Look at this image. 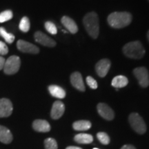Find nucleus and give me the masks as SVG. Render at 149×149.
Wrapping results in <instances>:
<instances>
[{
    "label": "nucleus",
    "instance_id": "20e7f679",
    "mask_svg": "<svg viewBox=\"0 0 149 149\" xmlns=\"http://www.w3.org/2000/svg\"><path fill=\"white\" fill-rule=\"evenodd\" d=\"M129 123L133 129L138 134H144L146 131V125L144 120L138 113H133L130 115Z\"/></svg>",
    "mask_w": 149,
    "mask_h": 149
},
{
    "label": "nucleus",
    "instance_id": "2f4dec72",
    "mask_svg": "<svg viewBox=\"0 0 149 149\" xmlns=\"http://www.w3.org/2000/svg\"><path fill=\"white\" fill-rule=\"evenodd\" d=\"M147 38H148V40L149 42V31H148V33H147Z\"/></svg>",
    "mask_w": 149,
    "mask_h": 149
},
{
    "label": "nucleus",
    "instance_id": "473e14b6",
    "mask_svg": "<svg viewBox=\"0 0 149 149\" xmlns=\"http://www.w3.org/2000/svg\"><path fill=\"white\" fill-rule=\"evenodd\" d=\"M93 149H99V148H93Z\"/></svg>",
    "mask_w": 149,
    "mask_h": 149
},
{
    "label": "nucleus",
    "instance_id": "ddd939ff",
    "mask_svg": "<svg viewBox=\"0 0 149 149\" xmlns=\"http://www.w3.org/2000/svg\"><path fill=\"white\" fill-rule=\"evenodd\" d=\"M65 111V106L60 101H56L54 102L52 107L51 116L53 120H58L62 116Z\"/></svg>",
    "mask_w": 149,
    "mask_h": 149
},
{
    "label": "nucleus",
    "instance_id": "a211bd4d",
    "mask_svg": "<svg viewBox=\"0 0 149 149\" xmlns=\"http://www.w3.org/2000/svg\"><path fill=\"white\" fill-rule=\"evenodd\" d=\"M128 80L127 77L124 75H118L113 78V79L112 80L111 84L113 87L118 89L120 88L125 87L128 84Z\"/></svg>",
    "mask_w": 149,
    "mask_h": 149
},
{
    "label": "nucleus",
    "instance_id": "c85d7f7f",
    "mask_svg": "<svg viewBox=\"0 0 149 149\" xmlns=\"http://www.w3.org/2000/svg\"><path fill=\"white\" fill-rule=\"evenodd\" d=\"M5 59L3 57H1V56H0V70H3V66H4L5 64Z\"/></svg>",
    "mask_w": 149,
    "mask_h": 149
},
{
    "label": "nucleus",
    "instance_id": "5701e85b",
    "mask_svg": "<svg viewBox=\"0 0 149 149\" xmlns=\"http://www.w3.org/2000/svg\"><path fill=\"white\" fill-rule=\"evenodd\" d=\"M13 17V12L10 10H7L3 11L0 13V23H3V22L8 21L11 19Z\"/></svg>",
    "mask_w": 149,
    "mask_h": 149
},
{
    "label": "nucleus",
    "instance_id": "4be33fe9",
    "mask_svg": "<svg viewBox=\"0 0 149 149\" xmlns=\"http://www.w3.org/2000/svg\"><path fill=\"white\" fill-rule=\"evenodd\" d=\"M30 27H31V24H30V20L27 17H24L20 21L19 28L20 31L24 33H27L30 30Z\"/></svg>",
    "mask_w": 149,
    "mask_h": 149
},
{
    "label": "nucleus",
    "instance_id": "6ab92c4d",
    "mask_svg": "<svg viewBox=\"0 0 149 149\" xmlns=\"http://www.w3.org/2000/svg\"><path fill=\"white\" fill-rule=\"evenodd\" d=\"M74 140L79 144H88L93 142V137L90 134L79 133L74 136Z\"/></svg>",
    "mask_w": 149,
    "mask_h": 149
},
{
    "label": "nucleus",
    "instance_id": "72a5a7b5",
    "mask_svg": "<svg viewBox=\"0 0 149 149\" xmlns=\"http://www.w3.org/2000/svg\"><path fill=\"white\" fill-rule=\"evenodd\" d=\"M148 1H149V0H148Z\"/></svg>",
    "mask_w": 149,
    "mask_h": 149
},
{
    "label": "nucleus",
    "instance_id": "f03ea898",
    "mask_svg": "<svg viewBox=\"0 0 149 149\" xmlns=\"http://www.w3.org/2000/svg\"><path fill=\"white\" fill-rule=\"evenodd\" d=\"M83 23L88 34L93 39L97 38L100 33V24L97 13L95 12L87 13L83 19Z\"/></svg>",
    "mask_w": 149,
    "mask_h": 149
},
{
    "label": "nucleus",
    "instance_id": "6e6552de",
    "mask_svg": "<svg viewBox=\"0 0 149 149\" xmlns=\"http://www.w3.org/2000/svg\"><path fill=\"white\" fill-rule=\"evenodd\" d=\"M35 40L39 44H42L44 46L47 47H54L56 45V42L55 40L51 39V37L47 36L44 33L41 31H37L34 35Z\"/></svg>",
    "mask_w": 149,
    "mask_h": 149
},
{
    "label": "nucleus",
    "instance_id": "7ed1b4c3",
    "mask_svg": "<svg viewBox=\"0 0 149 149\" xmlns=\"http://www.w3.org/2000/svg\"><path fill=\"white\" fill-rule=\"evenodd\" d=\"M123 52L126 57L132 59H141L145 55V49L139 41H134L126 44L123 47Z\"/></svg>",
    "mask_w": 149,
    "mask_h": 149
},
{
    "label": "nucleus",
    "instance_id": "c756f323",
    "mask_svg": "<svg viewBox=\"0 0 149 149\" xmlns=\"http://www.w3.org/2000/svg\"><path fill=\"white\" fill-rule=\"evenodd\" d=\"M121 149H136L135 147L133 146V145H130V144H127V145H124L123 146Z\"/></svg>",
    "mask_w": 149,
    "mask_h": 149
},
{
    "label": "nucleus",
    "instance_id": "9b49d317",
    "mask_svg": "<svg viewBox=\"0 0 149 149\" xmlns=\"http://www.w3.org/2000/svg\"><path fill=\"white\" fill-rule=\"evenodd\" d=\"M111 61L108 59H103L99 61L95 66L97 73L100 77H104L107 75L111 68Z\"/></svg>",
    "mask_w": 149,
    "mask_h": 149
},
{
    "label": "nucleus",
    "instance_id": "0eeeda50",
    "mask_svg": "<svg viewBox=\"0 0 149 149\" xmlns=\"http://www.w3.org/2000/svg\"><path fill=\"white\" fill-rule=\"evenodd\" d=\"M17 47L19 51L23 53L37 54L40 52V49L37 46L24 40H19L17 43Z\"/></svg>",
    "mask_w": 149,
    "mask_h": 149
},
{
    "label": "nucleus",
    "instance_id": "393cba45",
    "mask_svg": "<svg viewBox=\"0 0 149 149\" xmlns=\"http://www.w3.org/2000/svg\"><path fill=\"white\" fill-rule=\"evenodd\" d=\"M46 149H57V143L55 139L48 138L44 141Z\"/></svg>",
    "mask_w": 149,
    "mask_h": 149
},
{
    "label": "nucleus",
    "instance_id": "4468645a",
    "mask_svg": "<svg viewBox=\"0 0 149 149\" xmlns=\"http://www.w3.org/2000/svg\"><path fill=\"white\" fill-rule=\"evenodd\" d=\"M33 128L37 132L47 133L51 130V126L47 121L43 120H36L33 123Z\"/></svg>",
    "mask_w": 149,
    "mask_h": 149
},
{
    "label": "nucleus",
    "instance_id": "dca6fc26",
    "mask_svg": "<svg viewBox=\"0 0 149 149\" xmlns=\"http://www.w3.org/2000/svg\"><path fill=\"white\" fill-rule=\"evenodd\" d=\"M13 141L10 130L5 126L0 125V141L3 144H9Z\"/></svg>",
    "mask_w": 149,
    "mask_h": 149
},
{
    "label": "nucleus",
    "instance_id": "b1692460",
    "mask_svg": "<svg viewBox=\"0 0 149 149\" xmlns=\"http://www.w3.org/2000/svg\"><path fill=\"white\" fill-rule=\"evenodd\" d=\"M97 137L102 144L108 145L110 143V137L108 134L104 132H100L97 134Z\"/></svg>",
    "mask_w": 149,
    "mask_h": 149
},
{
    "label": "nucleus",
    "instance_id": "aec40b11",
    "mask_svg": "<svg viewBox=\"0 0 149 149\" xmlns=\"http://www.w3.org/2000/svg\"><path fill=\"white\" fill-rule=\"evenodd\" d=\"M72 128L75 130H79V131L87 130L91 128V123L87 120L77 121L73 123Z\"/></svg>",
    "mask_w": 149,
    "mask_h": 149
},
{
    "label": "nucleus",
    "instance_id": "f3484780",
    "mask_svg": "<svg viewBox=\"0 0 149 149\" xmlns=\"http://www.w3.org/2000/svg\"><path fill=\"white\" fill-rule=\"evenodd\" d=\"M48 91L52 96L58 99H63L66 97V92L62 88L57 85H51L48 86Z\"/></svg>",
    "mask_w": 149,
    "mask_h": 149
},
{
    "label": "nucleus",
    "instance_id": "39448f33",
    "mask_svg": "<svg viewBox=\"0 0 149 149\" xmlns=\"http://www.w3.org/2000/svg\"><path fill=\"white\" fill-rule=\"evenodd\" d=\"M21 66V60L18 56L13 55L8 57L5 61L3 66V72L6 74H13L17 73Z\"/></svg>",
    "mask_w": 149,
    "mask_h": 149
},
{
    "label": "nucleus",
    "instance_id": "bb28decb",
    "mask_svg": "<svg viewBox=\"0 0 149 149\" xmlns=\"http://www.w3.org/2000/svg\"><path fill=\"white\" fill-rule=\"evenodd\" d=\"M86 83L88 86L92 89L97 88V83L95 79H93L91 76H88V77H86Z\"/></svg>",
    "mask_w": 149,
    "mask_h": 149
},
{
    "label": "nucleus",
    "instance_id": "cd10ccee",
    "mask_svg": "<svg viewBox=\"0 0 149 149\" xmlns=\"http://www.w3.org/2000/svg\"><path fill=\"white\" fill-rule=\"evenodd\" d=\"M8 53V46L4 42L0 41V55H5Z\"/></svg>",
    "mask_w": 149,
    "mask_h": 149
},
{
    "label": "nucleus",
    "instance_id": "9d476101",
    "mask_svg": "<svg viewBox=\"0 0 149 149\" xmlns=\"http://www.w3.org/2000/svg\"><path fill=\"white\" fill-rule=\"evenodd\" d=\"M98 113L101 117L107 120H112L114 119L115 113L114 111L112 110L111 107H109L107 104L104 103L98 104L97 107Z\"/></svg>",
    "mask_w": 149,
    "mask_h": 149
},
{
    "label": "nucleus",
    "instance_id": "1a4fd4ad",
    "mask_svg": "<svg viewBox=\"0 0 149 149\" xmlns=\"http://www.w3.org/2000/svg\"><path fill=\"white\" fill-rule=\"evenodd\" d=\"M13 107L8 99H0V117H7L12 114Z\"/></svg>",
    "mask_w": 149,
    "mask_h": 149
},
{
    "label": "nucleus",
    "instance_id": "f8f14e48",
    "mask_svg": "<svg viewBox=\"0 0 149 149\" xmlns=\"http://www.w3.org/2000/svg\"><path fill=\"white\" fill-rule=\"evenodd\" d=\"M70 82L71 84L77 90L84 92L86 90L82 76L80 72H74L70 75Z\"/></svg>",
    "mask_w": 149,
    "mask_h": 149
},
{
    "label": "nucleus",
    "instance_id": "412c9836",
    "mask_svg": "<svg viewBox=\"0 0 149 149\" xmlns=\"http://www.w3.org/2000/svg\"><path fill=\"white\" fill-rule=\"evenodd\" d=\"M0 36L4 39L6 42L8 44H12L15 40V35L12 33H7L6 29L3 27H0Z\"/></svg>",
    "mask_w": 149,
    "mask_h": 149
},
{
    "label": "nucleus",
    "instance_id": "2eb2a0df",
    "mask_svg": "<svg viewBox=\"0 0 149 149\" xmlns=\"http://www.w3.org/2000/svg\"><path fill=\"white\" fill-rule=\"evenodd\" d=\"M61 21L63 25L64 26V27L72 34H74L78 31L77 24L69 17L64 16L61 18Z\"/></svg>",
    "mask_w": 149,
    "mask_h": 149
},
{
    "label": "nucleus",
    "instance_id": "423d86ee",
    "mask_svg": "<svg viewBox=\"0 0 149 149\" xmlns=\"http://www.w3.org/2000/svg\"><path fill=\"white\" fill-rule=\"evenodd\" d=\"M133 74L138 80L139 85L143 88H147L149 86V73L145 67H139L133 70Z\"/></svg>",
    "mask_w": 149,
    "mask_h": 149
},
{
    "label": "nucleus",
    "instance_id": "f257e3e1",
    "mask_svg": "<svg viewBox=\"0 0 149 149\" xmlns=\"http://www.w3.org/2000/svg\"><path fill=\"white\" fill-rule=\"evenodd\" d=\"M107 20L112 28L122 29L131 23L132 15L128 12H115L109 15Z\"/></svg>",
    "mask_w": 149,
    "mask_h": 149
},
{
    "label": "nucleus",
    "instance_id": "7c9ffc66",
    "mask_svg": "<svg viewBox=\"0 0 149 149\" xmlns=\"http://www.w3.org/2000/svg\"><path fill=\"white\" fill-rule=\"evenodd\" d=\"M66 149H82L80 147H77V146H68L67 147Z\"/></svg>",
    "mask_w": 149,
    "mask_h": 149
},
{
    "label": "nucleus",
    "instance_id": "a878e982",
    "mask_svg": "<svg viewBox=\"0 0 149 149\" xmlns=\"http://www.w3.org/2000/svg\"><path fill=\"white\" fill-rule=\"evenodd\" d=\"M44 26H45L46 31L49 33H51V34L56 35L57 33V28H56V26L52 22H46Z\"/></svg>",
    "mask_w": 149,
    "mask_h": 149
}]
</instances>
